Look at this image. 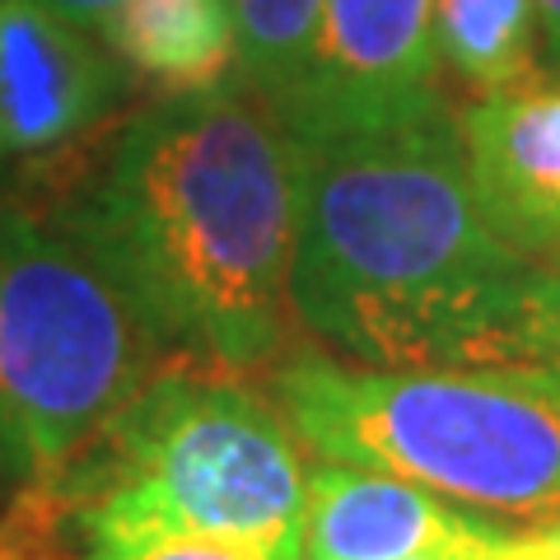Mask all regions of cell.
Returning <instances> with one entry per match:
<instances>
[{"mask_svg": "<svg viewBox=\"0 0 560 560\" xmlns=\"http://www.w3.org/2000/svg\"><path fill=\"white\" fill-rule=\"evenodd\" d=\"M294 313L337 360L370 370L547 364V271L486 224L448 103L294 136Z\"/></svg>", "mask_w": 560, "mask_h": 560, "instance_id": "cell-1", "label": "cell"}, {"mask_svg": "<svg viewBox=\"0 0 560 560\" xmlns=\"http://www.w3.org/2000/svg\"><path fill=\"white\" fill-rule=\"evenodd\" d=\"M57 220L168 355L257 374L294 350L300 150L248 80L150 103Z\"/></svg>", "mask_w": 560, "mask_h": 560, "instance_id": "cell-2", "label": "cell"}, {"mask_svg": "<svg viewBox=\"0 0 560 560\" xmlns=\"http://www.w3.org/2000/svg\"><path fill=\"white\" fill-rule=\"evenodd\" d=\"M267 393L323 463L416 481L504 528L560 523V370H370L290 350Z\"/></svg>", "mask_w": 560, "mask_h": 560, "instance_id": "cell-3", "label": "cell"}, {"mask_svg": "<svg viewBox=\"0 0 560 560\" xmlns=\"http://www.w3.org/2000/svg\"><path fill=\"white\" fill-rule=\"evenodd\" d=\"M51 486L75 533H183L300 560L304 444L271 393L220 364L168 355Z\"/></svg>", "mask_w": 560, "mask_h": 560, "instance_id": "cell-4", "label": "cell"}, {"mask_svg": "<svg viewBox=\"0 0 560 560\" xmlns=\"http://www.w3.org/2000/svg\"><path fill=\"white\" fill-rule=\"evenodd\" d=\"M164 360L145 313L57 215L0 206V481L61 477Z\"/></svg>", "mask_w": 560, "mask_h": 560, "instance_id": "cell-5", "label": "cell"}, {"mask_svg": "<svg viewBox=\"0 0 560 560\" xmlns=\"http://www.w3.org/2000/svg\"><path fill=\"white\" fill-rule=\"evenodd\" d=\"M444 103L434 0H323L308 70L280 117L290 136H327Z\"/></svg>", "mask_w": 560, "mask_h": 560, "instance_id": "cell-6", "label": "cell"}, {"mask_svg": "<svg viewBox=\"0 0 560 560\" xmlns=\"http://www.w3.org/2000/svg\"><path fill=\"white\" fill-rule=\"evenodd\" d=\"M127 90V66L98 28L43 0H0V164L90 136Z\"/></svg>", "mask_w": 560, "mask_h": 560, "instance_id": "cell-7", "label": "cell"}, {"mask_svg": "<svg viewBox=\"0 0 560 560\" xmlns=\"http://www.w3.org/2000/svg\"><path fill=\"white\" fill-rule=\"evenodd\" d=\"M467 178L495 238L560 276V84L471 98L458 113Z\"/></svg>", "mask_w": 560, "mask_h": 560, "instance_id": "cell-8", "label": "cell"}, {"mask_svg": "<svg viewBox=\"0 0 560 560\" xmlns=\"http://www.w3.org/2000/svg\"><path fill=\"white\" fill-rule=\"evenodd\" d=\"M504 533L514 528L388 471L346 463L308 467L300 560H401L434 547L495 541Z\"/></svg>", "mask_w": 560, "mask_h": 560, "instance_id": "cell-9", "label": "cell"}, {"mask_svg": "<svg viewBox=\"0 0 560 560\" xmlns=\"http://www.w3.org/2000/svg\"><path fill=\"white\" fill-rule=\"evenodd\" d=\"M94 28L127 75L164 94H201L238 75L230 0H117Z\"/></svg>", "mask_w": 560, "mask_h": 560, "instance_id": "cell-10", "label": "cell"}, {"mask_svg": "<svg viewBox=\"0 0 560 560\" xmlns=\"http://www.w3.org/2000/svg\"><path fill=\"white\" fill-rule=\"evenodd\" d=\"M434 51L467 94H504L541 80L533 0H434Z\"/></svg>", "mask_w": 560, "mask_h": 560, "instance_id": "cell-11", "label": "cell"}, {"mask_svg": "<svg viewBox=\"0 0 560 560\" xmlns=\"http://www.w3.org/2000/svg\"><path fill=\"white\" fill-rule=\"evenodd\" d=\"M230 14L238 33V80L285 108L308 70L323 0H230Z\"/></svg>", "mask_w": 560, "mask_h": 560, "instance_id": "cell-12", "label": "cell"}, {"mask_svg": "<svg viewBox=\"0 0 560 560\" xmlns=\"http://www.w3.org/2000/svg\"><path fill=\"white\" fill-rule=\"evenodd\" d=\"M75 537H80L75 560H271V556L230 547V541H206V537H183V533L94 528Z\"/></svg>", "mask_w": 560, "mask_h": 560, "instance_id": "cell-13", "label": "cell"}, {"mask_svg": "<svg viewBox=\"0 0 560 560\" xmlns=\"http://www.w3.org/2000/svg\"><path fill=\"white\" fill-rule=\"evenodd\" d=\"M486 560H560V523L510 533Z\"/></svg>", "mask_w": 560, "mask_h": 560, "instance_id": "cell-14", "label": "cell"}, {"mask_svg": "<svg viewBox=\"0 0 560 560\" xmlns=\"http://www.w3.org/2000/svg\"><path fill=\"white\" fill-rule=\"evenodd\" d=\"M541 327H547V370H560V276H547L541 290Z\"/></svg>", "mask_w": 560, "mask_h": 560, "instance_id": "cell-15", "label": "cell"}, {"mask_svg": "<svg viewBox=\"0 0 560 560\" xmlns=\"http://www.w3.org/2000/svg\"><path fill=\"white\" fill-rule=\"evenodd\" d=\"M533 10H537L541 51H547L551 66H560V0H533Z\"/></svg>", "mask_w": 560, "mask_h": 560, "instance_id": "cell-16", "label": "cell"}, {"mask_svg": "<svg viewBox=\"0 0 560 560\" xmlns=\"http://www.w3.org/2000/svg\"><path fill=\"white\" fill-rule=\"evenodd\" d=\"M504 537H510V533H504ZM504 537H495V541H471V547H434V551H416V556H401V560H486Z\"/></svg>", "mask_w": 560, "mask_h": 560, "instance_id": "cell-17", "label": "cell"}, {"mask_svg": "<svg viewBox=\"0 0 560 560\" xmlns=\"http://www.w3.org/2000/svg\"><path fill=\"white\" fill-rule=\"evenodd\" d=\"M43 5H51V10H61V14H70V20H75V24H98L103 20V14H108L113 5H117V0H43Z\"/></svg>", "mask_w": 560, "mask_h": 560, "instance_id": "cell-18", "label": "cell"}]
</instances>
